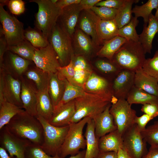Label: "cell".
<instances>
[{"instance_id": "obj_1", "label": "cell", "mask_w": 158, "mask_h": 158, "mask_svg": "<svg viewBox=\"0 0 158 158\" xmlns=\"http://www.w3.org/2000/svg\"><path fill=\"white\" fill-rule=\"evenodd\" d=\"M5 126L11 133L19 138L28 139L41 146L43 143L42 124L37 117L25 110L14 116Z\"/></svg>"}, {"instance_id": "obj_2", "label": "cell", "mask_w": 158, "mask_h": 158, "mask_svg": "<svg viewBox=\"0 0 158 158\" xmlns=\"http://www.w3.org/2000/svg\"><path fill=\"white\" fill-rule=\"evenodd\" d=\"M145 54L139 42L127 41L115 54L111 61L121 69L135 72L142 68Z\"/></svg>"}, {"instance_id": "obj_3", "label": "cell", "mask_w": 158, "mask_h": 158, "mask_svg": "<svg viewBox=\"0 0 158 158\" xmlns=\"http://www.w3.org/2000/svg\"><path fill=\"white\" fill-rule=\"evenodd\" d=\"M74 100L75 112L70 123H77L85 117L93 118L102 112L111 103L98 95L86 92L84 96Z\"/></svg>"}, {"instance_id": "obj_4", "label": "cell", "mask_w": 158, "mask_h": 158, "mask_svg": "<svg viewBox=\"0 0 158 158\" xmlns=\"http://www.w3.org/2000/svg\"><path fill=\"white\" fill-rule=\"evenodd\" d=\"M38 6L35 15L36 28L42 32L48 40L51 32L57 22L61 9L56 6L51 0H31Z\"/></svg>"}, {"instance_id": "obj_5", "label": "cell", "mask_w": 158, "mask_h": 158, "mask_svg": "<svg viewBox=\"0 0 158 158\" xmlns=\"http://www.w3.org/2000/svg\"><path fill=\"white\" fill-rule=\"evenodd\" d=\"M37 118L43 129V140L41 146L42 149L51 156L59 157V152L68 130L69 125L62 127L55 126L41 116H38Z\"/></svg>"}, {"instance_id": "obj_6", "label": "cell", "mask_w": 158, "mask_h": 158, "mask_svg": "<svg viewBox=\"0 0 158 158\" xmlns=\"http://www.w3.org/2000/svg\"><path fill=\"white\" fill-rule=\"evenodd\" d=\"M90 118L85 117L77 123L69 125L68 130L59 152L60 157L65 158L69 155H75L80 149L85 148L86 143L83 135V130Z\"/></svg>"}, {"instance_id": "obj_7", "label": "cell", "mask_w": 158, "mask_h": 158, "mask_svg": "<svg viewBox=\"0 0 158 158\" xmlns=\"http://www.w3.org/2000/svg\"><path fill=\"white\" fill-rule=\"evenodd\" d=\"M48 41L57 56L61 66L67 65L73 53L72 39L57 22L51 32Z\"/></svg>"}, {"instance_id": "obj_8", "label": "cell", "mask_w": 158, "mask_h": 158, "mask_svg": "<svg viewBox=\"0 0 158 158\" xmlns=\"http://www.w3.org/2000/svg\"><path fill=\"white\" fill-rule=\"evenodd\" d=\"M0 34L5 38L8 46H14L24 40L23 23L9 13L0 4Z\"/></svg>"}, {"instance_id": "obj_9", "label": "cell", "mask_w": 158, "mask_h": 158, "mask_svg": "<svg viewBox=\"0 0 158 158\" xmlns=\"http://www.w3.org/2000/svg\"><path fill=\"white\" fill-rule=\"evenodd\" d=\"M126 99H118L113 103L109 112L113 116L117 130L122 135L134 124L136 111L132 108Z\"/></svg>"}, {"instance_id": "obj_10", "label": "cell", "mask_w": 158, "mask_h": 158, "mask_svg": "<svg viewBox=\"0 0 158 158\" xmlns=\"http://www.w3.org/2000/svg\"><path fill=\"white\" fill-rule=\"evenodd\" d=\"M123 148L131 158H142L148 151L146 142L134 124L122 135Z\"/></svg>"}, {"instance_id": "obj_11", "label": "cell", "mask_w": 158, "mask_h": 158, "mask_svg": "<svg viewBox=\"0 0 158 158\" xmlns=\"http://www.w3.org/2000/svg\"><path fill=\"white\" fill-rule=\"evenodd\" d=\"M83 89L86 92L98 95L112 103L118 100L114 96L112 83L93 72L86 82Z\"/></svg>"}, {"instance_id": "obj_12", "label": "cell", "mask_w": 158, "mask_h": 158, "mask_svg": "<svg viewBox=\"0 0 158 158\" xmlns=\"http://www.w3.org/2000/svg\"><path fill=\"white\" fill-rule=\"evenodd\" d=\"M0 130V142L1 147L7 150L11 157L25 158L27 147L32 142L28 139L19 138L11 133L5 126Z\"/></svg>"}, {"instance_id": "obj_13", "label": "cell", "mask_w": 158, "mask_h": 158, "mask_svg": "<svg viewBox=\"0 0 158 158\" xmlns=\"http://www.w3.org/2000/svg\"><path fill=\"white\" fill-rule=\"evenodd\" d=\"M37 67L49 73H56L60 66L57 56L49 43L46 47L37 49L32 59Z\"/></svg>"}, {"instance_id": "obj_14", "label": "cell", "mask_w": 158, "mask_h": 158, "mask_svg": "<svg viewBox=\"0 0 158 158\" xmlns=\"http://www.w3.org/2000/svg\"><path fill=\"white\" fill-rule=\"evenodd\" d=\"M135 72L122 69L112 82L114 96L117 99H126L130 90L134 85Z\"/></svg>"}, {"instance_id": "obj_15", "label": "cell", "mask_w": 158, "mask_h": 158, "mask_svg": "<svg viewBox=\"0 0 158 158\" xmlns=\"http://www.w3.org/2000/svg\"><path fill=\"white\" fill-rule=\"evenodd\" d=\"M84 9L80 4H74L61 9L57 23L71 37L75 31L81 11Z\"/></svg>"}, {"instance_id": "obj_16", "label": "cell", "mask_w": 158, "mask_h": 158, "mask_svg": "<svg viewBox=\"0 0 158 158\" xmlns=\"http://www.w3.org/2000/svg\"><path fill=\"white\" fill-rule=\"evenodd\" d=\"M99 18L90 9H84L81 11L78 22L79 29L90 37L96 45L101 44L97 31Z\"/></svg>"}, {"instance_id": "obj_17", "label": "cell", "mask_w": 158, "mask_h": 158, "mask_svg": "<svg viewBox=\"0 0 158 158\" xmlns=\"http://www.w3.org/2000/svg\"><path fill=\"white\" fill-rule=\"evenodd\" d=\"M20 98L23 108L30 114L37 117V92L31 83L24 79L21 80Z\"/></svg>"}, {"instance_id": "obj_18", "label": "cell", "mask_w": 158, "mask_h": 158, "mask_svg": "<svg viewBox=\"0 0 158 158\" xmlns=\"http://www.w3.org/2000/svg\"><path fill=\"white\" fill-rule=\"evenodd\" d=\"M4 82L5 101L23 108L20 98L21 81L15 79L10 74L4 73Z\"/></svg>"}, {"instance_id": "obj_19", "label": "cell", "mask_w": 158, "mask_h": 158, "mask_svg": "<svg viewBox=\"0 0 158 158\" xmlns=\"http://www.w3.org/2000/svg\"><path fill=\"white\" fill-rule=\"evenodd\" d=\"M111 106L110 103L102 112L92 118L94 122L95 133L98 138L117 129L114 118L109 112Z\"/></svg>"}, {"instance_id": "obj_20", "label": "cell", "mask_w": 158, "mask_h": 158, "mask_svg": "<svg viewBox=\"0 0 158 158\" xmlns=\"http://www.w3.org/2000/svg\"><path fill=\"white\" fill-rule=\"evenodd\" d=\"M75 112L74 99L55 109L52 116L48 121L55 126L62 127L68 126Z\"/></svg>"}, {"instance_id": "obj_21", "label": "cell", "mask_w": 158, "mask_h": 158, "mask_svg": "<svg viewBox=\"0 0 158 158\" xmlns=\"http://www.w3.org/2000/svg\"><path fill=\"white\" fill-rule=\"evenodd\" d=\"M143 26L142 31L139 35V42L145 54H151L153 40L158 32V22L152 13L150 16L148 24H144Z\"/></svg>"}, {"instance_id": "obj_22", "label": "cell", "mask_w": 158, "mask_h": 158, "mask_svg": "<svg viewBox=\"0 0 158 158\" xmlns=\"http://www.w3.org/2000/svg\"><path fill=\"white\" fill-rule=\"evenodd\" d=\"M72 37L73 50L78 56H88L91 53L95 44L89 36L80 29H77Z\"/></svg>"}, {"instance_id": "obj_23", "label": "cell", "mask_w": 158, "mask_h": 158, "mask_svg": "<svg viewBox=\"0 0 158 158\" xmlns=\"http://www.w3.org/2000/svg\"><path fill=\"white\" fill-rule=\"evenodd\" d=\"M134 86L152 95L158 97V82L141 68L135 71Z\"/></svg>"}, {"instance_id": "obj_24", "label": "cell", "mask_w": 158, "mask_h": 158, "mask_svg": "<svg viewBox=\"0 0 158 158\" xmlns=\"http://www.w3.org/2000/svg\"><path fill=\"white\" fill-rule=\"evenodd\" d=\"M123 147L122 135L117 130L100 138L98 141L99 152L113 151L117 152Z\"/></svg>"}, {"instance_id": "obj_25", "label": "cell", "mask_w": 158, "mask_h": 158, "mask_svg": "<svg viewBox=\"0 0 158 158\" xmlns=\"http://www.w3.org/2000/svg\"><path fill=\"white\" fill-rule=\"evenodd\" d=\"M86 124L85 134L86 149L85 158H95L99 152L98 147L99 139L95 135L93 119L90 118Z\"/></svg>"}, {"instance_id": "obj_26", "label": "cell", "mask_w": 158, "mask_h": 158, "mask_svg": "<svg viewBox=\"0 0 158 158\" xmlns=\"http://www.w3.org/2000/svg\"><path fill=\"white\" fill-rule=\"evenodd\" d=\"M6 59L4 62V68L9 69L16 75H20L25 73L31 63V61L24 59L9 50Z\"/></svg>"}, {"instance_id": "obj_27", "label": "cell", "mask_w": 158, "mask_h": 158, "mask_svg": "<svg viewBox=\"0 0 158 158\" xmlns=\"http://www.w3.org/2000/svg\"><path fill=\"white\" fill-rule=\"evenodd\" d=\"M66 86L65 80L59 79L56 73H50L48 93L54 109L59 104L63 95Z\"/></svg>"}, {"instance_id": "obj_28", "label": "cell", "mask_w": 158, "mask_h": 158, "mask_svg": "<svg viewBox=\"0 0 158 158\" xmlns=\"http://www.w3.org/2000/svg\"><path fill=\"white\" fill-rule=\"evenodd\" d=\"M119 29L114 20H102L99 18L97 24V31L101 44L118 36Z\"/></svg>"}, {"instance_id": "obj_29", "label": "cell", "mask_w": 158, "mask_h": 158, "mask_svg": "<svg viewBox=\"0 0 158 158\" xmlns=\"http://www.w3.org/2000/svg\"><path fill=\"white\" fill-rule=\"evenodd\" d=\"M54 110L48 90L38 91L37 104V116H41L48 121L52 116Z\"/></svg>"}, {"instance_id": "obj_30", "label": "cell", "mask_w": 158, "mask_h": 158, "mask_svg": "<svg viewBox=\"0 0 158 158\" xmlns=\"http://www.w3.org/2000/svg\"><path fill=\"white\" fill-rule=\"evenodd\" d=\"M131 105L133 104H154L158 106V97L149 94L134 85L128 93L126 99Z\"/></svg>"}, {"instance_id": "obj_31", "label": "cell", "mask_w": 158, "mask_h": 158, "mask_svg": "<svg viewBox=\"0 0 158 158\" xmlns=\"http://www.w3.org/2000/svg\"><path fill=\"white\" fill-rule=\"evenodd\" d=\"M50 73L36 67L28 69L25 75L35 83L38 91L48 90Z\"/></svg>"}, {"instance_id": "obj_32", "label": "cell", "mask_w": 158, "mask_h": 158, "mask_svg": "<svg viewBox=\"0 0 158 158\" xmlns=\"http://www.w3.org/2000/svg\"><path fill=\"white\" fill-rule=\"evenodd\" d=\"M128 40L124 38L117 36L104 42L103 46L97 53V55L110 60L120 47Z\"/></svg>"}, {"instance_id": "obj_33", "label": "cell", "mask_w": 158, "mask_h": 158, "mask_svg": "<svg viewBox=\"0 0 158 158\" xmlns=\"http://www.w3.org/2000/svg\"><path fill=\"white\" fill-rule=\"evenodd\" d=\"M138 0H126L123 4L118 9L114 20L119 29L128 24L132 17V6L134 3L139 1Z\"/></svg>"}, {"instance_id": "obj_34", "label": "cell", "mask_w": 158, "mask_h": 158, "mask_svg": "<svg viewBox=\"0 0 158 158\" xmlns=\"http://www.w3.org/2000/svg\"><path fill=\"white\" fill-rule=\"evenodd\" d=\"M24 111L6 101L0 104V129L8 124L16 115Z\"/></svg>"}, {"instance_id": "obj_35", "label": "cell", "mask_w": 158, "mask_h": 158, "mask_svg": "<svg viewBox=\"0 0 158 158\" xmlns=\"http://www.w3.org/2000/svg\"><path fill=\"white\" fill-rule=\"evenodd\" d=\"M24 37L25 40L36 49L46 47L49 43L42 32L36 28L28 27L25 30Z\"/></svg>"}, {"instance_id": "obj_36", "label": "cell", "mask_w": 158, "mask_h": 158, "mask_svg": "<svg viewBox=\"0 0 158 158\" xmlns=\"http://www.w3.org/2000/svg\"><path fill=\"white\" fill-rule=\"evenodd\" d=\"M37 49L25 40L16 45L8 47V50L24 59L32 61Z\"/></svg>"}, {"instance_id": "obj_37", "label": "cell", "mask_w": 158, "mask_h": 158, "mask_svg": "<svg viewBox=\"0 0 158 158\" xmlns=\"http://www.w3.org/2000/svg\"><path fill=\"white\" fill-rule=\"evenodd\" d=\"M65 80L66 86L63 95L59 103L54 110L70 101L83 96L85 94V92L83 88L72 84L66 80Z\"/></svg>"}, {"instance_id": "obj_38", "label": "cell", "mask_w": 158, "mask_h": 158, "mask_svg": "<svg viewBox=\"0 0 158 158\" xmlns=\"http://www.w3.org/2000/svg\"><path fill=\"white\" fill-rule=\"evenodd\" d=\"M158 7V0H149L141 5H135L132 8V12L136 18H142L144 24H147L152 11L154 9H157Z\"/></svg>"}, {"instance_id": "obj_39", "label": "cell", "mask_w": 158, "mask_h": 158, "mask_svg": "<svg viewBox=\"0 0 158 158\" xmlns=\"http://www.w3.org/2000/svg\"><path fill=\"white\" fill-rule=\"evenodd\" d=\"M139 23L138 18L133 16L128 24L119 29L118 36L124 38L128 41L139 42V35L137 34L136 30V27Z\"/></svg>"}, {"instance_id": "obj_40", "label": "cell", "mask_w": 158, "mask_h": 158, "mask_svg": "<svg viewBox=\"0 0 158 158\" xmlns=\"http://www.w3.org/2000/svg\"><path fill=\"white\" fill-rule=\"evenodd\" d=\"M95 64L102 73L112 76L114 79L122 69L112 61L108 59H99L96 61Z\"/></svg>"}, {"instance_id": "obj_41", "label": "cell", "mask_w": 158, "mask_h": 158, "mask_svg": "<svg viewBox=\"0 0 158 158\" xmlns=\"http://www.w3.org/2000/svg\"><path fill=\"white\" fill-rule=\"evenodd\" d=\"M141 133L143 138L150 146L158 147V121L146 127Z\"/></svg>"}, {"instance_id": "obj_42", "label": "cell", "mask_w": 158, "mask_h": 158, "mask_svg": "<svg viewBox=\"0 0 158 158\" xmlns=\"http://www.w3.org/2000/svg\"><path fill=\"white\" fill-rule=\"evenodd\" d=\"M25 158H61L58 156L52 157L47 154L41 145L32 143L26 148Z\"/></svg>"}, {"instance_id": "obj_43", "label": "cell", "mask_w": 158, "mask_h": 158, "mask_svg": "<svg viewBox=\"0 0 158 158\" xmlns=\"http://www.w3.org/2000/svg\"><path fill=\"white\" fill-rule=\"evenodd\" d=\"M142 68L158 82V50L155 51L153 57L146 59Z\"/></svg>"}, {"instance_id": "obj_44", "label": "cell", "mask_w": 158, "mask_h": 158, "mask_svg": "<svg viewBox=\"0 0 158 158\" xmlns=\"http://www.w3.org/2000/svg\"><path fill=\"white\" fill-rule=\"evenodd\" d=\"M100 19L104 20H114L117 9L105 6H95L90 9Z\"/></svg>"}, {"instance_id": "obj_45", "label": "cell", "mask_w": 158, "mask_h": 158, "mask_svg": "<svg viewBox=\"0 0 158 158\" xmlns=\"http://www.w3.org/2000/svg\"><path fill=\"white\" fill-rule=\"evenodd\" d=\"M75 73L73 78L69 82L72 84L83 89L87 80L93 73L92 69H75Z\"/></svg>"}, {"instance_id": "obj_46", "label": "cell", "mask_w": 158, "mask_h": 158, "mask_svg": "<svg viewBox=\"0 0 158 158\" xmlns=\"http://www.w3.org/2000/svg\"><path fill=\"white\" fill-rule=\"evenodd\" d=\"M56 73L59 79L66 80L69 82L73 78L75 73V68L72 58L67 65L58 67Z\"/></svg>"}, {"instance_id": "obj_47", "label": "cell", "mask_w": 158, "mask_h": 158, "mask_svg": "<svg viewBox=\"0 0 158 158\" xmlns=\"http://www.w3.org/2000/svg\"><path fill=\"white\" fill-rule=\"evenodd\" d=\"M7 6L10 12L15 15H20L25 11V3L21 0H9Z\"/></svg>"}, {"instance_id": "obj_48", "label": "cell", "mask_w": 158, "mask_h": 158, "mask_svg": "<svg viewBox=\"0 0 158 158\" xmlns=\"http://www.w3.org/2000/svg\"><path fill=\"white\" fill-rule=\"evenodd\" d=\"M154 118L151 116L144 114L142 116L135 117L134 123L136 124L139 130L141 132L145 129L148 123Z\"/></svg>"}, {"instance_id": "obj_49", "label": "cell", "mask_w": 158, "mask_h": 158, "mask_svg": "<svg viewBox=\"0 0 158 158\" xmlns=\"http://www.w3.org/2000/svg\"><path fill=\"white\" fill-rule=\"evenodd\" d=\"M126 0H102L97 3L95 6H105L118 9L124 3Z\"/></svg>"}, {"instance_id": "obj_50", "label": "cell", "mask_w": 158, "mask_h": 158, "mask_svg": "<svg viewBox=\"0 0 158 158\" xmlns=\"http://www.w3.org/2000/svg\"><path fill=\"white\" fill-rule=\"evenodd\" d=\"M74 68L84 69H92L85 58L81 55L77 56L74 59L71 58Z\"/></svg>"}, {"instance_id": "obj_51", "label": "cell", "mask_w": 158, "mask_h": 158, "mask_svg": "<svg viewBox=\"0 0 158 158\" xmlns=\"http://www.w3.org/2000/svg\"><path fill=\"white\" fill-rule=\"evenodd\" d=\"M141 111L144 114H147L153 118L158 116V106L150 104H146L143 105Z\"/></svg>"}, {"instance_id": "obj_52", "label": "cell", "mask_w": 158, "mask_h": 158, "mask_svg": "<svg viewBox=\"0 0 158 158\" xmlns=\"http://www.w3.org/2000/svg\"><path fill=\"white\" fill-rule=\"evenodd\" d=\"M8 45L3 35H0V68L3 69L4 56L8 50Z\"/></svg>"}, {"instance_id": "obj_53", "label": "cell", "mask_w": 158, "mask_h": 158, "mask_svg": "<svg viewBox=\"0 0 158 158\" xmlns=\"http://www.w3.org/2000/svg\"><path fill=\"white\" fill-rule=\"evenodd\" d=\"M80 1L81 0H58L55 4L57 7L62 9L71 5L79 4Z\"/></svg>"}, {"instance_id": "obj_54", "label": "cell", "mask_w": 158, "mask_h": 158, "mask_svg": "<svg viewBox=\"0 0 158 158\" xmlns=\"http://www.w3.org/2000/svg\"><path fill=\"white\" fill-rule=\"evenodd\" d=\"M4 70H0V104L5 101L4 97Z\"/></svg>"}, {"instance_id": "obj_55", "label": "cell", "mask_w": 158, "mask_h": 158, "mask_svg": "<svg viewBox=\"0 0 158 158\" xmlns=\"http://www.w3.org/2000/svg\"><path fill=\"white\" fill-rule=\"evenodd\" d=\"M142 158H158V147L151 146L149 151Z\"/></svg>"}, {"instance_id": "obj_56", "label": "cell", "mask_w": 158, "mask_h": 158, "mask_svg": "<svg viewBox=\"0 0 158 158\" xmlns=\"http://www.w3.org/2000/svg\"><path fill=\"white\" fill-rule=\"evenodd\" d=\"M102 0H81L80 4L84 9H90Z\"/></svg>"}, {"instance_id": "obj_57", "label": "cell", "mask_w": 158, "mask_h": 158, "mask_svg": "<svg viewBox=\"0 0 158 158\" xmlns=\"http://www.w3.org/2000/svg\"><path fill=\"white\" fill-rule=\"evenodd\" d=\"M95 158H117V152L113 151L99 152Z\"/></svg>"}, {"instance_id": "obj_58", "label": "cell", "mask_w": 158, "mask_h": 158, "mask_svg": "<svg viewBox=\"0 0 158 158\" xmlns=\"http://www.w3.org/2000/svg\"><path fill=\"white\" fill-rule=\"evenodd\" d=\"M117 158H131L128 153L122 147H120L117 152Z\"/></svg>"}, {"instance_id": "obj_59", "label": "cell", "mask_w": 158, "mask_h": 158, "mask_svg": "<svg viewBox=\"0 0 158 158\" xmlns=\"http://www.w3.org/2000/svg\"><path fill=\"white\" fill-rule=\"evenodd\" d=\"M0 158H17L11 157L9 156L6 150L3 147H0Z\"/></svg>"}, {"instance_id": "obj_60", "label": "cell", "mask_w": 158, "mask_h": 158, "mask_svg": "<svg viewBox=\"0 0 158 158\" xmlns=\"http://www.w3.org/2000/svg\"><path fill=\"white\" fill-rule=\"evenodd\" d=\"M86 150H84L80 152L75 155L71 156L68 158H85Z\"/></svg>"}, {"instance_id": "obj_61", "label": "cell", "mask_w": 158, "mask_h": 158, "mask_svg": "<svg viewBox=\"0 0 158 158\" xmlns=\"http://www.w3.org/2000/svg\"><path fill=\"white\" fill-rule=\"evenodd\" d=\"M9 0H1L0 1V4L2 5L3 6L7 5L8 4Z\"/></svg>"}, {"instance_id": "obj_62", "label": "cell", "mask_w": 158, "mask_h": 158, "mask_svg": "<svg viewBox=\"0 0 158 158\" xmlns=\"http://www.w3.org/2000/svg\"><path fill=\"white\" fill-rule=\"evenodd\" d=\"M156 10H157L156 11L155 13V15H154V16L156 20L158 22V7L157 9Z\"/></svg>"}, {"instance_id": "obj_63", "label": "cell", "mask_w": 158, "mask_h": 158, "mask_svg": "<svg viewBox=\"0 0 158 158\" xmlns=\"http://www.w3.org/2000/svg\"><path fill=\"white\" fill-rule=\"evenodd\" d=\"M157 33H158V32ZM157 42H158V39L157 40Z\"/></svg>"}]
</instances>
